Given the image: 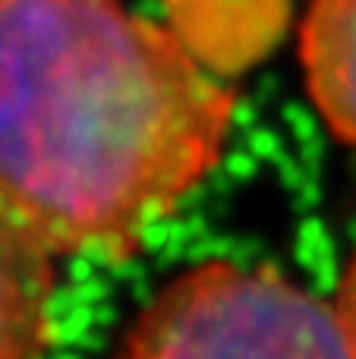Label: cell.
<instances>
[{"mask_svg": "<svg viewBox=\"0 0 356 359\" xmlns=\"http://www.w3.org/2000/svg\"><path fill=\"white\" fill-rule=\"evenodd\" d=\"M233 114L123 0H0V208L54 255L136 252L214 174Z\"/></svg>", "mask_w": 356, "mask_h": 359, "instance_id": "6da1fadb", "label": "cell"}, {"mask_svg": "<svg viewBox=\"0 0 356 359\" xmlns=\"http://www.w3.org/2000/svg\"><path fill=\"white\" fill-rule=\"evenodd\" d=\"M123 359H356L338 309L271 268L205 262L155 293Z\"/></svg>", "mask_w": 356, "mask_h": 359, "instance_id": "7a4b0ae2", "label": "cell"}, {"mask_svg": "<svg viewBox=\"0 0 356 359\" xmlns=\"http://www.w3.org/2000/svg\"><path fill=\"white\" fill-rule=\"evenodd\" d=\"M300 63L322 123L356 149V0H309Z\"/></svg>", "mask_w": 356, "mask_h": 359, "instance_id": "277c9868", "label": "cell"}, {"mask_svg": "<svg viewBox=\"0 0 356 359\" xmlns=\"http://www.w3.org/2000/svg\"><path fill=\"white\" fill-rule=\"evenodd\" d=\"M54 290V252L0 208V359H44Z\"/></svg>", "mask_w": 356, "mask_h": 359, "instance_id": "3957f363", "label": "cell"}, {"mask_svg": "<svg viewBox=\"0 0 356 359\" xmlns=\"http://www.w3.org/2000/svg\"><path fill=\"white\" fill-rule=\"evenodd\" d=\"M334 309H338L341 322H344L347 334H350V344L356 350V255L350 259V265H347V271H344V280H341Z\"/></svg>", "mask_w": 356, "mask_h": 359, "instance_id": "5b68a950", "label": "cell"}]
</instances>
